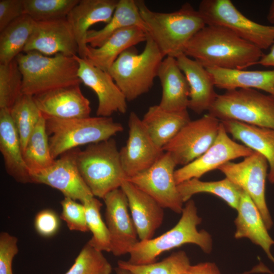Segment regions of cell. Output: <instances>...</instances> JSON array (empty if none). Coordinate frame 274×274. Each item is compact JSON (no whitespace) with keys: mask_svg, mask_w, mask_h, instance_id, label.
I'll list each match as a JSON object with an SVG mask.
<instances>
[{"mask_svg":"<svg viewBox=\"0 0 274 274\" xmlns=\"http://www.w3.org/2000/svg\"><path fill=\"white\" fill-rule=\"evenodd\" d=\"M205 68L244 70L256 65L262 50L220 26L206 25L186 45L183 52Z\"/></svg>","mask_w":274,"mask_h":274,"instance_id":"1","label":"cell"},{"mask_svg":"<svg viewBox=\"0 0 274 274\" xmlns=\"http://www.w3.org/2000/svg\"><path fill=\"white\" fill-rule=\"evenodd\" d=\"M148 35L165 57L184 52L191 39L206 25L197 10L189 3L173 12L152 11L142 0L136 1Z\"/></svg>","mask_w":274,"mask_h":274,"instance_id":"2","label":"cell"},{"mask_svg":"<svg viewBox=\"0 0 274 274\" xmlns=\"http://www.w3.org/2000/svg\"><path fill=\"white\" fill-rule=\"evenodd\" d=\"M15 59L22 76V94L34 96L82 83L74 56H47L32 51L22 52Z\"/></svg>","mask_w":274,"mask_h":274,"instance_id":"3","label":"cell"},{"mask_svg":"<svg viewBox=\"0 0 274 274\" xmlns=\"http://www.w3.org/2000/svg\"><path fill=\"white\" fill-rule=\"evenodd\" d=\"M181 213L179 221L171 229L157 237L137 243L130 250L127 261L134 265L152 263L162 253L187 244H195L204 253H211L212 238L208 232L197 228L202 219L198 215L194 201H187Z\"/></svg>","mask_w":274,"mask_h":274,"instance_id":"4","label":"cell"},{"mask_svg":"<svg viewBox=\"0 0 274 274\" xmlns=\"http://www.w3.org/2000/svg\"><path fill=\"white\" fill-rule=\"evenodd\" d=\"M45 118L51 154L54 160L78 146L106 141L123 130L122 124L111 117Z\"/></svg>","mask_w":274,"mask_h":274,"instance_id":"5","label":"cell"},{"mask_svg":"<svg viewBox=\"0 0 274 274\" xmlns=\"http://www.w3.org/2000/svg\"><path fill=\"white\" fill-rule=\"evenodd\" d=\"M76 163L79 172L94 197L102 198L121 187L126 179L116 141L111 138L77 149Z\"/></svg>","mask_w":274,"mask_h":274,"instance_id":"6","label":"cell"},{"mask_svg":"<svg viewBox=\"0 0 274 274\" xmlns=\"http://www.w3.org/2000/svg\"><path fill=\"white\" fill-rule=\"evenodd\" d=\"M164 57L148 35L141 53L134 47L126 50L119 56L108 73L127 101H132L152 88Z\"/></svg>","mask_w":274,"mask_h":274,"instance_id":"7","label":"cell"},{"mask_svg":"<svg viewBox=\"0 0 274 274\" xmlns=\"http://www.w3.org/2000/svg\"><path fill=\"white\" fill-rule=\"evenodd\" d=\"M208 113L220 121L234 120L274 129V97L250 88L227 90L217 95Z\"/></svg>","mask_w":274,"mask_h":274,"instance_id":"8","label":"cell"},{"mask_svg":"<svg viewBox=\"0 0 274 274\" xmlns=\"http://www.w3.org/2000/svg\"><path fill=\"white\" fill-rule=\"evenodd\" d=\"M197 10L206 25L227 28L262 50L271 47L274 43V25H263L250 19L230 0H202Z\"/></svg>","mask_w":274,"mask_h":274,"instance_id":"9","label":"cell"},{"mask_svg":"<svg viewBox=\"0 0 274 274\" xmlns=\"http://www.w3.org/2000/svg\"><path fill=\"white\" fill-rule=\"evenodd\" d=\"M229 180L241 188L258 208L268 229L272 221L265 200V184L269 166L266 158L254 152L239 162H228L218 168Z\"/></svg>","mask_w":274,"mask_h":274,"instance_id":"10","label":"cell"},{"mask_svg":"<svg viewBox=\"0 0 274 274\" xmlns=\"http://www.w3.org/2000/svg\"><path fill=\"white\" fill-rule=\"evenodd\" d=\"M176 166L171 155L164 152L149 168L125 180L151 196L163 209L181 213L184 202L175 179Z\"/></svg>","mask_w":274,"mask_h":274,"instance_id":"11","label":"cell"},{"mask_svg":"<svg viewBox=\"0 0 274 274\" xmlns=\"http://www.w3.org/2000/svg\"><path fill=\"white\" fill-rule=\"evenodd\" d=\"M221 121L208 113L190 120L173 140L163 148L177 165L184 166L202 155L215 141Z\"/></svg>","mask_w":274,"mask_h":274,"instance_id":"12","label":"cell"},{"mask_svg":"<svg viewBox=\"0 0 274 274\" xmlns=\"http://www.w3.org/2000/svg\"><path fill=\"white\" fill-rule=\"evenodd\" d=\"M254 151L231 139L221 122L217 136L210 148L190 163L176 169L177 185L193 178L199 179L205 174L218 169L221 165L240 158L246 157Z\"/></svg>","mask_w":274,"mask_h":274,"instance_id":"13","label":"cell"},{"mask_svg":"<svg viewBox=\"0 0 274 274\" xmlns=\"http://www.w3.org/2000/svg\"><path fill=\"white\" fill-rule=\"evenodd\" d=\"M77 151L76 148L65 152L49 167L30 174L31 182L50 186L65 197L80 200L81 203L94 197L79 172Z\"/></svg>","mask_w":274,"mask_h":274,"instance_id":"14","label":"cell"},{"mask_svg":"<svg viewBox=\"0 0 274 274\" xmlns=\"http://www.w3.org/2000/svg\"><path fill=\"white\" fill-rule=\"evenodd\" d=\"M128 126L126 144L119 150L121 165L126 178L149 168L164 152L153 142L142 119L134 112L129 114Z\"/></svg>","mask_w":274,"mask_h":274,"instance_id":"15","label":"cell"},{"mask_svg":"<svg viewBox=\"0 0 274 274\" xmlns=\"http://www.w3.org/2000/svg\"><path fill=\"white\" fill-rule=\"evenodd\" d=\"M105 218L111 239V252L115 256L129 254L140 241L128 212L127 197L121 188L108 193L104 198Z\"/></svg>","mask_w":274,"mask_h":274,"instance_id":"16","label":"cell"},{"mask_svg":"<svg viewBox=\"0 0 274 274\" xmlns=\"http://www.w3.org/2000/svg\"><path fill=\"white\" fill-rule=\"evenodd\" d=\"M74 57L79 65V78L97 95L96 116L109 117L116 112L125 113L127 100L111 75L95 66L86 58L77 55Z\"/></svg>","mask_w":274,"mask_h":274,"instance_id":"17","label":"cell"},{"mask_svg":"<svg viewBox=\"0 0 274 274\" xmlns=\"http://www.w3.org/2000/svg\"><path fill=\"white\" fill-rule=\"evenodd\" d=\"M32 51L47 56L78 55V45L66 18L36 22L23 52Z\"/></svg>","mask_w":274,"mask_h":274,"instance_id":"18","label":"cell"},{"mask_svg":"<svg viewBox=\"0 0 274 274\" xmlns=\"http://www.w3.org/2000/svg\"><path fill=\"white\" fill-rule=\"evenodd\" d=\"M33 96L45 118L72 119L90 117V101L82 93L80 85L59 88Z\"/></svg>","mask_w":274,"mask_h":274,"instance_id":"19","label":"cell"},{"mask_svg":"<svg viewBox=\"0 0 274 274\" xmlns=\"http://www.w3.org/2000/svg\"><path fill=\"white\" fill-rule=\"evenodd\" d=\"M120 188L127 197L140 241L152 238L162 223L163 208L151 196L126 180Z\"/></svg>","mask_w":274,"mask_h":274,"instance_id":"20","label":"cell"},{"mask_svg":"<svg viewBox=\"0 0 274 274\" xmlns=\"http://www.w3.org/2000/svg\"><path fill=\"white\" fill-rule=\"evenodd\" d=\"M118 1L79 0L68 14V22L76 39L78 55L86 58L88 44L86 42L87 32L94 24L111 20Z\"/></svg>","mask_w":274,"mask_h":274,"instance_id":"21","label":"cell"},{"mask_svg":"<svg viewBox=\"0 0 274 274\" xmlns=\"http://www.w3.org/2000/svg\"><path fill=\"white\" fill-rule=\"evenodd\" d=\"M176 59L189 86L188 108L199 114L208 111L218 95L211 75L203 65L184 53Z\"/></svg>","mask_w":274,"mask_h":274,"instance_id":"22","label":"cell"},{"mask_svg":"<svg viewBox=\"0 0 274 274\" xmlns=\"http://www.w3.org/2000/svg\"><path fill=\"white\" fill-rule=\"evenodd\" d=\"M157 77L162 89L158 106L168 112L187 110L189 86L176 58L170 56L164 57L158 68Z\"/></svg>","mask_w":274,"mask_h":274,"instance_id":"23","label":"cell"},{"mask_svg":"<svg viewBox=\"0 0 274 274\" xmlns=\"http://www.w3.org/2000/svg\"><path fill=\"white\" fill-rule=\"evenodd\" d=\"M0 151L7 174L21 183H31L25 163L19 136L10 110L0 109Z\"/></svg>","mask_w":274,"mask_h":274,"instance_id":"24","label":"cell"},{"mask_svg":"<svg viewBox=\"0 0 274 274\" xmlns=\"http://www.w3.org/2000/svg\"><path fill=\"white\" fill-rule=\"evenodd\" d=\"M234 220L236 239L247 238L253 244L259 246L268 257L274 263L270 248L274 241L268 233L262 216L252 199L244 191L242 192Z\"/></svg>","mask_w":274,"mask_h":274,"instance_id":"25","label":"cell"},{"mask_svg":"<svg viewBox=\"0 0 274 274\" xmlns=\"http://www.w3.org/2000/svg\"><path fill=\"white\" fill-rule=\"evenodd\" d=\"M148 34L142 28L130 26L112 35L100 47L87 45L86 57L95 66L108 72L119 56L124 51L146 41Z\"/></svg>","mask_w":274,"mask_h":274,"instance_id":"26","label":"cell"},{"mask_svg":"<svg viewBox=\"0 0 274 274\" xmlns=\"http://www.w3.org/2000/svg\"><path fill=\"white\" fill-rule=\"evenodd\" d=\"M233 139L263 155L268 166V180L274 184V129L259 127L234 120L221 121Z\"/></svg>","mask_w":274,"mask_h":274,"instance_id":"27","label":"cell"},{"mask_svg":"<svg viewBox=\"0 0 274 274\" xmlns=\"http://www.w3.org/2000/svg\"><path fill=\"white\" fill-rule=\"evenodd\" d=\"M215 86L226 91L250 88L265 91L274 97V69L245 71L218 67L206 68Z\"/></svg>","mask_w":274,"mask_h":274,"instance_id":"28","label":"cell"},{"mask_svg":"<svg viewBox=\"0 0 274 274\" xmlns=\"http://www.w3.org/2000/svg\"><path fill=\"white\" fill-rule=\"evenodd\" d=\"M191 120L188 111H165L158 105L150 107L142 119L153 142L163 149Z\"/></svg>","mask_w":274,"mask_h":274,"instance_id":"29","label":"cell"},{"mask_svg":"<svg viewBox=\"0 0 274 274\" xmlns=\"http://www.w3.org/2000/svg\"><path fill=\"white\" fill-rule=\"evenodd\" d=\"M133 26H138L148 33L136 1L119 0L110 22L100 29L88 30L86 43L93 48L99 47L116 32Z\"/></svg>","mask_w":274,"mask_h":274,"instance_id":"30","label":"cell"},{"mask_svg":"<svg viewBox=\"0 0 274 274\" xmlns=\"http://www.w3.org/2000/svg\"><path fill=\"white\" fill-rule=\"evenodd\" d=\"M184 202L197 193H208L223 200L230 207L237 210L243 190L227 178L216 181H202L193 178L178 185Z\"/></svg>","mask_w":274,"mask_h":274,"instance_id":"31","label":"cell"},{"mask_svg":"<svg viewBox=\"0 0 274 274\" xmlns=\"http://www.w3.org/2000/svg\"><path fill=\"white\" fill-rule=\"evenodd\" d=\"M35 21L28 15L19 17L0 33V64H8L23 52Z\"/></svg>","mask_w":274,"mask_h":274,"instance_id":"32","label":"cell"},{"mask_svg":"<svg viewBox=\"0 0 274 274\" xmlns=\"http://www.w3.org/2000/svg\"><path fill=\"white\" fill-rule=\"evenodd\" d=\"M23 155L30 176L49 167L54 162L46 131V119L43 116L31 134L23 151Z\"/></svg>","mask_w":274,"mask_h":274,"instance_id":"33","label":"cell"},{"mask_svg":"<svg viewBox=\"0 0 274 274\" xmlns=\"http://www.w3.org/2000/svg\"><path fill=\"white\" fill-rule=\"evenodd\" d=\"M13 124L19 136L22 152L42 114L33 96L22 94L10 110Z\"/></svg>","mask_w":274,"mask_h":274,"instance_id":"34","label":"cell"},{"mask_svg":"<svg viewBox=\"0 0 274 274\" xmlns=\"http://www.w3.org/2000/svg\"><path fill=\"white\" fill-rule=\"evenodd\" d=\"M189 259L185 252H174L158 262L134 265L128 261L119 260L118 266L129 270L134 274H182L190 266Z\"/></svg>","mask_w":274,"mask_h":274,"instance_id":"35","label":"cell"},{"mask_svg":"<svg viewBox=\"0 0 274 274\" xmlns=\"http://www.w3.org/2000/svg\"><path fill=\"white\" fill-rule=\"evenodd\" d=\"M82 204L85 207L87 224L92 235L88 243L98 251L111 252L109 231L100 214L102 203L94 196Z\"/></svg>","mask_w":274,"mask_h":274,"instance_id":"36","label":"cell"},{"mask_svg":"<svg viewBox=\"0 0 274 274\" xmlns=\"http://www.w3.org/2000/svg\"><path fill=\"white\" fill-rule=\"evenodd\" d=\"M79 0H24L25 14L35 21L66 18Z\"/></svg>","mask_w":274,"mask_h":274,"instance_id":"37","label":"cell"},{"mask_svg":"<svg viewBox=\"0 0 274 274\" xmlns=\"http://www.w3.org/2000/svg\"><path fill=\"white\" fill-rule=\"evenodd\" d=\"M22 76L16 59L0 64V109L10 110L22 93Z\"/></svg>","mask_w":274,"mask_h":274,"instance_id":"38","label":"cell"},{"mask_svg":"<svg viewBox=\"0 0 274 274\" xmlns=\"http://www.w3.org/2000/svg\"><path fill=\"white\" fill-rule=\"evenodd\" d=\"M112 269L102 252L87 242L65 274H111Z\"/></svg>","mask_w":274,"mask_h":274,"instance_id":"39","label":"cell"},{"mask_svg":"<svg viewBox=\"0 0 274 274\" xmlns=\"http://www.w3.org/2000/svg\"><path fill=\"white\" fill-rule=\"evenodd\" d=\"M62 212L60 218L66 224L70 230L83 232L89 231L85 210L82 203L68 197L64 198L60 202Z\"/></svg>","mask_w":274,"mask_h":274,"instance_id":"40","label":"cell"},{"mask_svg":"<svg viewBox=\"0 0 274 274\" xmlns=\"http://www.w3.org/2000/svg\"><path fill=\"white\" fill-rule=\"evenodd\" d=\"M16 237L7 232L0 234V274H13L12 262L18 253Z\"/></svg>","mask_w":274,"mask_h":274,"instance_id":"41","label":"cell"},{"mask_svg":"<svg viewBox=\"0 0 274 274\" xmlns=\"http://www.w3.org/2000/svg\"><path fill=\"white\" fill-rule=\"evenodd\" d=\"M34 226L40 235L44 237L52 236L57 233L59 228V218L53 210H42L35 217Z\"/></svg>","mask_w":274,"mask_h":274,"instance_id":"42","label":"cell"},{"mask_svg":"<svg viewBox=\"0 0 274 274\" xmlns=\"http://www.w3.org/2000/svg\"><path fill=\"white\" fill-rule=\"evenodd\" d=\"M24 14V0H1L0 31Z\"/></svg>","mask_w":274,"mask_h":274,"instance_id":"43","label":"cell"},{"mask_svg":"<svg viewBox=\"0 0 274 274\" xmlns=\"http://www.w3.org/2000/svg\"><path fill=\"white\" fill-rule=\"evenodd\" d=\"M188 274H221L217 266L212 262H202L190 265Z\"/></svg>","mask_w":274,"mask_h":274,"instance_id":"44","label":"cell"},{"mask_svg":"<svg viewBox=\"0 0 274 274\" xmlns=\"http://www.w3.org/2000/svg\"><path fill=\"white\" fill-rule=\"evenodd\" d=\"M256 64L274 67V43L270 47V51L266 54H263Z\"/></svg>","mask_w":274,"mask_h":274,"instance_id":"45","label":"cell"},{"mask_svg":"<svg viewBox=\"0 0 274 274\" xmlns=\"http://www.w3.org/2000/svg\"><path fill=\"white\" fill-rule=\"evenodd\" d=\"M266 19L269 22L274 24V0L271 2Z\"/></svg>","mask_w":274,"mask_h":274,"instance_id":"46","label":"cell"},{"mask_svg":"<svg viewBox=\"0 0 274 274\" xmlns=\"http://www.w3.org/2000/svg\"><path fill=\"white\" fill-rule=\"evenodd\" d=\"M255 271H257V272H267L270 274H274L273 272H271L266 267H265L262 264L261 265H259L257 267H256L255 268Z\"/></svg>","mask_w":274,"mask_h":274,"instance_id":"47","label":"cell"},{"mask_svg":"<svg viewBox=\"0 0 274 274\" xmlns=\"http://www.w3.org/2000/svg\"><path fill=\"white\" fill-rule=\"evenodd\" d=\"M115 270L116 274H134L129 270L118 266Z\"/></svg>","mask_w":274,"mask_h":274,"instance_id":"48","label":"cell"},{"mask_svg":"<svg viewBox=\"0 0 274 274\" xmlns=\"http://www.w3.org/2000/svg\"><path fill=\"white\" fill-rule=\"evenodd\" d=\"M182 274H188V273H187V271H186V272L183 273Z\"/></svg>","mask_w":274,"mask_h":274,"instance_id":"49","label":"cell"}]
</instances>
